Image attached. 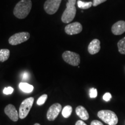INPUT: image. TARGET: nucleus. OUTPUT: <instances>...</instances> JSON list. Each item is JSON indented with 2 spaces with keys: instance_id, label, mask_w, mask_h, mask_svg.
Returning <instances> with one entry per match:
<instances>
[{
  "instance_id": "nucleus-1",
  "label": "nucleus",
  "mask_w": 125,
  "mask_h": 125,
  "mask_svg": "<svg viewBox=\"0 0 125 125\" xmlns=\"http://www.w3.org/2000/svg\"><path fill=\"white\" fill-rule=\"evenodd\" d=\"M32 8L31 0H21L16 5L13 9V15L20 19L26 18L29 15Z\"/></svg>"
},
{
  "instance_id": "nucleus-2",
  "label": "nucleus",
  "mask_w": 125,
  "mask_h": 125,
  "mask_svg": "<svg viewBox=\"0 0 125 125\" xmlns=\"http://www.w3.org/2000/svg\"><path fill=\"white\" fill-rule=\"evenodd\" d=\"M76 0H68L66 9L62 16V21L64 23H70L74 20L76 12Z\"/></svg>"
},
{
  "instance_id": "nucleus-3",
  "label": "nucleus",
  "mask_w": 125,
  "mask_h": 125,
  "mask_svg": "<svg viewBox=\"0 0 125 125\" xmlns=\"http://www.w3.org/2000/svg\"><path fill=\"white\" fill-rule=\"evenodd\" d=\"M97 116L100 119L108 125H116L118 118L115 112L110 110H101L98 112Z\"/></svg>"
},
{
  "instance_id": "nucleus-4",
  "label": "nucleus",
  "mask_w": 125,
  "mask_h": 125,
  "mask_svg": "<svg viewBox=\"0 0 125 125\" xmlns=\"http://www.w3.org/2000/svg\"><path fill=\"white\" fill-rule=\"evenodd\" d=\"M34 101V97H30L22 101L20 105L19 112V115L20 119H24L27 116L33 105Z\"/></svg>"
},
{
  "instance_id": "nucleus-5",
  "label": "nucleus",
  "mask_w": 125,
  "mask_h": 125,
  "mask_svg": "<svg viewBox=\"0 0 125 125\" xmlns=\"http://www.w3.org/2000/svg\"><path fill=\"white\" fill-rule=\"evenodd\" d=\"M62 57L65 62L73 66H78L80 64V56L73 52L65 51L62 54Z\"/></svg>"
},
{
  "instance_id": "nucleus-6",
  "label": "nucleus",
  "mask_w": 125,
  "mask_h": 125,
  "mask_svg": "<svg viewBox=\"0 0 125 125\" xmlns=\"http://www.w3.org/2000/svg\"><path fill=\"white\" fill-rule=\"evenodd\" d=\"M30 37V34L28 32H20L16 33L10 37L8 41L11 45H17L27 41Z\"/></svg>"
},
{
  "instance_id": "nucleus-7",
  "label": "nucleus",
  "mask_w": 125,
  "mask_h": 125,
  "mask_svg": "<svg viewBox=\"0 0 125 125\" xmlns=\"http://www.w3.org/2000/svg\"><path fill=\"white\" fill-rule=\"evenodd\" d=\"M62 0H46L44 4L45 11L49 15H53L58 10Z\"/></svg>"
},
{
  "instance_id": "nucleus-8",
  "label": "nucleus",
  "mask_w": 125,
  "mask_h": 125,
  "mask_svg": "<svg viewBox=\"0 0 125 125\" xmlns=\"http://www.w3.org/2000/svg\"><path fill=\"white\" fill-rule=\"evenodd\" d=\"M62 106L59 103H54L49 107L47 112L46 117L48 121H53L57 118L62 111Z\"/></svg>"
},
{
  "instance_id": "nucleus-9",
  "label": "nucleus",
  "mask_w": 125,
  "mask_h": 125,
  "mask_svg": "<svg viewBox=\"0 0 125 125\" xmlns=\"http://www.w3.org/2000/svg\"><path fill=\"white\" fill-rule=\"evenodd\" d=\"M65 33L68 35H75L82 31V26L79 22H74L67 25L64 29Z\"/></svg>"
},
{
  "instance_id": "nucleus-10",
  "label": "nucleus",
  "mask_w": 125,
  "mask_h": 125,
  "mask_svg": "<svg viewBox=\"0 0 125 125\" xmlns=\"http://www.w3.org/2000/svg\"><path fill=\"white\" fill-rule=\"evenodd\" d=\"M4 112L10 119L13 122H17L19 118L18 111L15 106L12 104H8L4 109Z\"/></svg>"
},
{
  "instance_id": "nucleus-11",
  "label": "nucleus",
  "mask_w": 125,
  "mask_h": 125,
  "mask_svg": "<svg viewBox=\"0 0 125 125\" xmlns=\"http://www.w3.org/2000/svg\"><path fill=\"white\" fill-rule=\"evenodd\" d=\"M112 32L114 35H121L125 32V21L123 20L117 21L112 26Z\"/></svg>"
},
{
  "instance_id": "nucleus-12",
  "label": "nucleus",
  "mask_w": 125,
  "mask_h": 125,
  "mask_svg": "<svg viewBox=\"0 0 125 125\" xmlns=\"http://www.w3.org/2000/svg\"><path fill=\"white\" fill-rule=\"evenodd\" d=\"M100 41L97 39H94L90 42L87 50L90 54H95L100 51Z\"/></svg>"
},
{
  "instance_id": "nucleus-13",
  "label": "nucleus",
  "mask_w": 125,
  "mask_h": 125,
  "mask_svg": "<svg viewBox=\"0 0 125 125\" xmlns=\"http://www.w3.org/2000/svg\"><path fill=\"white\" fill-rule=\"evenodd\" d=\"M75 112L76 115L80 118L82 120L86 121L89 118L88 112L85 107L82 105H79L76 108Z\"/></svg>"
},
{
  "instance_id": "nucleus-14",
  "label": "nucleus",
  "mask_w": 125,
  "mask_h": 125,
  "mask_svg": "<svg viewBox=\"0 0 125 125\" xmlns=\"http://www.w3.org/2000/svg\"><path fill=\"white\" fill-rule=\"evenodd\" d=\"M19 87L21 91L26 93H31L34 89L33 86L26 82H20Z\"/></svg>"
},
{
  "instance_id": "nucleus-15",
  "label": "nucleus",
  "mask_w": 125,
  "mask_h": 125,
  "mask_svg": "<svg viewBox=\"0 0 125 125\" xmlns=\"http://www.w3.org/2000/svg\"><path fill=\"white\" fill-rule=\"evenodd\" d=\"M10 51L7 49H0V62H4L9 59Z\"/></svg>"
},
{
  "instance_id": "nucleus-16",
  "label": "nucleus",
  "mask_w": 125,
  "mask_h": 125,
  "mask_svg": "<svg viewBox=\"0 0 125 125\" xmlns=\"http://www.w3.org/2000/svg\"><path fill=\"white\" fill-rule=\"evenodd\" d=\"M73 112V108L70 105H66L62 110V115L64 118H68L71 116Z\"/></svg>"
},
{
  "instance_id": "nucleus-17",
  "label": "nucleus",
  "mask_w": 125,
  "mask_h": 125,
  "mask_svg": "<svg viewBox=\"0 0 125 125\" xmlns=\"http://www.w3.org/2000/svg\"><path fill=\"white\" fill-rule=\"evenodd\" d=\"M78 7L81 9H87L90 8V7L93 5V2H83V1H77Z\"/></svg>"
},
{
  "instance_id": "nucleus-18",
  "label": "nucleus",
  "mask_w": 125,
  "mask_h": 125,
  "mask_svg": "<svg viewBox=\"0 0 125 125\" xmlns=\"http://www.w3.org/2000/svg\"><path fill=\"white\" fill-rule=\"evenodd\" d=\"M118 51L121 54H125V37L121 39L118 42Z\"/></svg>"
},
{
  "instance_id": "nucleus-19",
  "label": "nucleus",
  "mask_w": 125,
  "mask_h": 125,
  "mask_svg": "<svg viewBox=\"0 0 125 125\" xmlns=\"http://www.w3.org/2000/svg\"><path fill=\"white\" fill-rule=\"evenodd\" d=\"M47 98H48V95L47 94H43L40 97H39L38 100L37 101V105H42L45 103L46 101Z\"/></svg>"
},
{
  "instance_id": "nucleus-20",
  "label": "nucleus",
  "mask_w": 125,
  "mask_h": 125,
  "mask_svg": "<svg viewBox=\"0 0 125 125\" xmlns=\"http://www.w3.org/2000/svg\"><path fill=\"white\" fill-rule=\"evenodd\" d=\"M89 96L90 98H96L97 96V90L96 88H91L89 90Z\"/></svg>"
},
{
  "instance_id": "nucleus-21",
  "label": "nucleus",
  "mask_w": 125,
  "mask_h": 125,
  "mask_svg": "<svg viewBox=\"0 0 125 125\" xmlns=\"http://www.w3.org/2000/svg\"><path fill=\"white\" fill-rule=\"evenodd\" d=\"M13 88L12 87H5L3 90V93H4L5 94H10L13 93Z\"/></svg>"
},
{
  "instance_id": "nucleus-22",
  "label": "nucleus",
  "mask_w": 125,
  "mask_h": 125,
  "mask_svg": "<svg viewBox=\"0 0 125 125\" xmlns=\"http://www.w3.org/2000/svg\"><path fill=\"white\" fill-rule=\"evenodd\" d=\"M112 98V95L110 93H109V92H107V93H105V94H104V96L103 97V100H104V101H109L111 100V99Z\"/></svg>"
},
{
  "instance_id": "nucleus-23",
  "label": "nucleus",
  "mask_w": 125,
  "mask_h": 125,
  "mask_svg": "<svg viewBox=\"0 0 125 125\" xmlns=\"http://www.w3.org/2000/svg\"><path fill=\"white\" fill-rule=\"evenodd\" d=\"M107 0H93V7H97V6L101 4V3L105 2Z\"/></svg>"
},
{
  "instance_id": "nucleus-24",
  "label": "nucleus",
  "mask_w": 125,
  "mask_h": 125,
  "mask_svg": "<svg viewBox=\"0 0 125 125\" xmlns=\"http://www.w3.org/2000/svg\"><path fill=\"white\" fill-rule=\"evenodd\" d=\"M90 125H104L103 123H101L100 121H97V120H94L91 122Z\"/></svg>"
},
{
  "instance_id": "nucleus-25",
  "label": "nucleus",
  "mask_w": 125,
  "mask_h": 125,
  "mask_svg": "<svg viewBox=\"0 0 125 125\" xmlns=\"http://www.w3.org/2000/svg\"><path fill=\"white\" fill-rule=\"evenodd\" d=\"M30 77L29 76V74L27 72H25L23 74V75H22V79L23 80H27V79H29V78Z\"/></svg>"
},
{
  "instance_id": "nucleus-26",
  "label": "nucleus",
  "mask_w": 125,
  "mask_h": 125,
  "mask_svg": "<svg viewBox=\"0 0 125 125\" xmlns=\"http://www.w3.org/2000/svg\"><path fill=\"white\" fill-rule=\"evenodd\" d=\"M75 125H87L82 120H78L75 123Z\"/></svg>"
},
{
  "instance_id": "nucleus-27",
  "label": "nucleus",
  "mask_w": 125,
  "mask_h": 125,
  "mask_svg": "<svg viewBox=\"0 0 125 125\" xmlns=\"http://www.w3.org/2000/svg\"><path fill=\"white\" fill-rule=\"evenodd\" d=\"M34 125H41L39 124V123H35Z\"/></svg>"
}]
</instances>
